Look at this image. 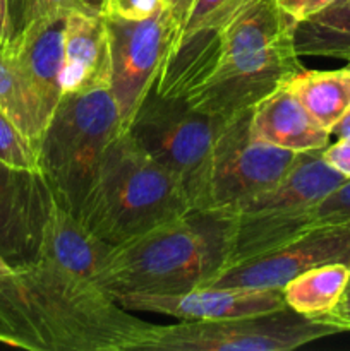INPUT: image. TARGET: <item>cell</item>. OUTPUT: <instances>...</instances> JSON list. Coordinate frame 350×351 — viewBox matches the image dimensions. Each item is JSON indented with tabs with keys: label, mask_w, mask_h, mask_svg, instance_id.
I'll use <instances>...</instances> for the list:
<instances>
[{
	"label": "cell",
	"mask_w": 350,
	"mask_h": 351,
	"mask_svg": "<svg viewBox=\"0 0 350 351\" xmlns=\"http://www.w3.org/2000/svg\"><path fill=\"white\" fill-rule=\"evenodd\" d=\"M150 326L96 281L45 257L0 280L3 345L31 351L139 350Z\"/></svg>",
	"instance_id": "obj_1"
},
{
	"label": "cell",
	"mask_w": 350,
	"mask_h": 351,
	"mask_svg": "<svg viewBox=\"0 0 350 351\" xmlns=\"http://www.w3.org/2000/svg\"><path fill=\"white\" fill-rule=\"evenodd\" d=\"M232 215L191 211L113 245L96 283L113 298L175 295L206 287L230 259Z\"/></svg>",
	"instance_id": "obj_2"
},
{
	"label": "cell",
	"mask_w": 350,
	"mask_h": 351,
	"mask_svg": "<svg viewBox=\"0 0 350 351\" xmlns=\"http://www.w3.org/2000/svg\"><path fill=\"white\" fill-rule=\"evenodd\" d=\"M191 211L182 182L122 132L106 149L78 216L113 247Z\"/></svg>",
	"instance_id": "obj_3"
},
{
	"label": "cell",
	"mask_w": 350,
	"mask_h": 351,
	"mask_svg": "<svg viewBox=\"0 0 350 351\" xmlns=\"http://www.w3.org/2000/svg\"><path fill=\"white\" fill-rule=\"evenodd\" d=\"M122 134L119 110L106 88L62 96L36 147L51 194L79 215L103 156Z\"/></svg>",
	"instance_id": "obj_4"
},
{
	"label": "cell",
	"mask_w": 350,
	"mask_h": 351,
	"mask_svg": "<svg viewBox=\"0 0 350 351\" xmlns=\"http://www.w3.org/2000/svg\"><path fill=\"white\" fill-rule=\"evenodd\" d=\"M226 122L192 108L184 98H163L151 89L127 134L182 182L194 211L201 206L216 141Z\"/></svg>",
	"instance_id": "obj_5"
},
{
	"label": "cell",
	"mask_w": 350,
	"mask_h": 351,
	"mask_svg": "<svg viewBox=\"0 0 350 351\" xmlns=\"http://www.w3.org/2000/svg\"><path fill=\"white\" fill-rule=\"evenodd\" d=\"M338 329L297 312L280 311L225 321H180L148 329L139 350L150 351H290Z\"/></svg>",
	"instance_id": "obj_6"
},
{
	"label": "cell",
	"mask_w": 350,
	"mask_h": 351,
	"mask_svg": "<svg viewBox=\"0 0 350 351\" xmlns=\"http://www.w3.org/2000/svg\"><path fill=\"white\" fill-rule=\"evenodd\" d=\"M250 112L229 119L209 165L205 195L196 211L235 213L281 180L297 153L256 141L249 134Z\"/></svg>",
	"instance_id": "obj_7"
},
{
	"label": "cell",
	"mask_w": 350,
	"mask_h": 351,
	"mask_svg": "<svg viewBox=\"0 0 350 351\" xmlns=\"http://www.w3.org/2000/svg\"><path fill=\"white\" fill-rule=\"evenodd\" d=\"M105 17V16H103ZM110 40V93L127 132L148 93L154 88L161 65L175 36L180 33L170 9L144 21L105 17Z\"/></svg>",
	"instance_id": "obj_8"
},
{
	"label": "cell",
	"mask_w": 350,
	"mask_h": 351,
	"mask_svg": "<svg viewBox=\"0 0 350 351\" xmlns=\"http://www.w3.org/2000/svg\"><path fill=\"white\" fill-rule=\"evenodd\" d=\"M301 69L294 36H288L263 50L223 58L206 84L185 101L208 115L232 119L253 110Z\"/></svg>",
	"instance_id": "obj_9"
},
{
	"label": "cell",
	"mask_w": 350,
	"mask_h": 351,
	"mask_svg": "<svg viewBox=\"0 0 350 351\" xmlns=\"http://www.w3.org/2000/svg\"><path fill=\"white\" fill-rule=\"evenodd\" d=\"M333 263L350 266V223L312 226L278 249L225 267L206 287L281 288L304 271Z\"/></svg>",
	"instance_id": "obj_10"
},
{
	"label": "cell",
	"mask_w": 350,
	"mask_h": 351,
	"mask_svg": "<svg viewBox=\"0 0 350 351\" xmlns=\"http://www.w3.org/2000/svg\"><path fill=\"white\" fill-rule=\"evenodd\" d=\"M130 312H148L178 321H225L287 311L281 288L198 287L175 295H126L117 298Z\"/></svg>",
	"instance_id": "obj_11"
},
{
	"label": "cell",
	"mask_w": 350,
	"mask_h": 351,
	"mask_svg": "<svg viewBox=\"0 0 350 351\" xmlns=\"http://www.w3.org/2000/svg\"><path fill=\"white\" fill-rule=\"evenodd\" d=\"M51 191L41 171L0 161V254L12 267L36 259Z\"/></svg>",
	"instance_id": "obj_12"
},
{
	"label": "cell",
	"mask_w": 350,
	"mask_h": 351,
	"mask_svg": "<svg viewBox=\"0 0 350 351\" xmlns=\"http://www.w3.org/2000/svg\"><path fill=\"white\" fill-rule=\"evenodd\" d=\"M64 23L65 19L27 24L7 48L36 113L41 136L64 96L60 79Z\"/></svg>",
	"instance_id": "obj_13"
},
{
	"label": "cell",
	"mask_w": 350,
	"mask_h": 351,
	"mask_svg": "<svg viewBox=\"0 0 350 351\" xmlns=\"http://www.w3.org/2000/svg\"><path fill=\"white\" fill-rule=\"evenodd\" d=\"M323 151L325 147L297 153L281 180L242 206L235 215H299L311 211L349 180L326 163Z\"/></svg>",
	"instance_id": "obj_14"
},
{
	"label": "cell",
	"mask_w": 350,
	"mask_h": 351,
	"mask_svg": "<svg viewBox=\"0 0 350 351\" xmlns=\"http://www.w3.org/2000/svg\"><path fill=\"white\" fill-rule=\"evenodd\" d=\"M110 40L103 14L65 17L62 36L64 95L110 88Z\"/></svg>",
	"instance_id": "obj_15"
},
{
	"label": "cell",
	"mask_w": 350,
	"mask_h": 351,
	"mask_svg": "<svg viewBox=\"0 0 350 351\" xmlns=\"http://www.w3.org/2000/svg\"><path fill=\"white\" fill-rule=\"evenodd\" d=\"M223 60L222 26L205 24L175 36L154 91L163 98H189L206 84Z\"/></svg>",
	"instance_id": "obj_16"
},
{
	"label": "cell",
	"mask_w": 350,
	"mask_h": 351,
	"mask_svg": "<svg viewBox=\"0 0 350 351\" xmlns=\"http://www.w3.org/2000/svg\"><path fill=\"white\" fill-rule=\"evenodd\" d=\"M112 245L91 232L74 211L51 194L38 257L96 281Z\"/></svg>",
	"instance_id": "obj_17"
},
{
	"label": "cell",
	"mask_w": 350,
	"mask_h": 351,
	"mask_svg": "<svg viewBox=\"0 0 350 351\" xmlns=\"http://www.w3.org/2000/svg\"><path fill=\"white\" fill-rule=\"evenodd\" d=\"M249 134L253 139L294 153L326 147L331 137L312 119L287 84L254 106Z\"/></svg>",
	"instance_id": "obj_18"
},
{
	"label": "cell",
	"mask_w": 350,
	"mask_h": 351,
	"mask_svg": "<svg viewBox=\"0 0 350 351\" xmlns=\"http://www.w3.org/2000/svg\"><path fill=\"white\" fill-rule=\"evenodd\" d=\"M295 21L278 0H253L222 26L223 58L263 50L294 36Z\"/></svg>",
	"instance_id": "obj_19"
},
{
	"label": "cell",
	"mask_w": 350,
	"mask_h": 351,
	"mask_svg": "<svg viewBox=\"0 0 350 351\" xmlns=\"http://www.w3.org/2000/svg\"><path fill=\"white\" fill-rule=\"evenodd\" d=\"M287 88L328 132L350 108V74L345 67L336 71L301 69L288 79Z\"/></svg>",
	"instance_id": "obj_20"
},
{
	"label": "cell",
	"mask_w": 350,
	"mask_h": 351,
	"mask_svg": "<svg viewBox=\"0 0 350 351\" xmlns=\"http://www.w3.org/2000/svg\"><path fill=\"white\" fill-rule=\"evenodd\" d=\"M294 47L301 57H350V0H336L326 9L297 21Z\"/></svg>",
	"instance_id": "obj_21"
},
{
	"label": "cell",
	"mask_w": 350,
	"mask_h": 351,
	"mask_svg": "<svg viewBox=\"0 0 350 351\" xmlns=\"http://www.w3.org/2000/svg\"><path fill=\"white\" fill-rule=\"evenodd\" d=\"M349 278L350 266L347 264H325L295 276L281 287V291L290 311L316 319L328 314L338 304Z\"/></svg>",
	"instance_id": "obj_22"
},
{
	"label": "cell",
	"mask_w": 350,
	"mask_h": 351,
	"mask_svg": "<svg viewBox=\"0 0 350 351\" xmlns=\"http://www.w3.org/2000/svg\"><path fill=\"white\" fill-rule=\"evenodd\" d=\"M0 112L23 132V136L36 149L41 139V127L26 88L7 50L0 51Z\"/></svg>",
	"instance_id": "obj_23"
},
{
	"label": "cell",
	"mask_w": 350,
	"mask_h": 351,
	"mask_svg": "<svg viewBox=\"0 0 350 351\" xmlns=\"http://www.w3.org/2000/svg\"><path fill=\"white\" fill-rule=\"evenodd\" d=\"M0 161L19 170L40 171L34 146L2 112H0Z\"/></svg>",
	"instance_id": "obj_24"
},
{
	"label": "cell",
	"mask_w": 350,
	"mask_h": 351,
	"mask_svg": "<svg viewBox=\"0 0 350 351\" xmlns=\"http://www.w3.org/2000/svg\"><path fill=\"white\" fill-rule=\"evenodd\" d=\"M100 5H93L88 0H26L23 14V29L27 24L54 23L64 21L72 14H100Z\"/></svg>",
	"instance_id": "obj_25"
},
{
	"label": "cell",
	"mask_w": 350,
	"mask_h": 351,
	"mask_svg": "<svg viewBox=\"0 0 350 351\" xmlns=\"http://www.w3.org/2000/svg\"><path fill=\"white\" fill-rule=\"evenodd\" d=\"M309 228L350 223V178L305 215Z\"/></svg>",
	"instance_id": "obj_26"
},
{
	"label": "cell",
	"mask_w": 350,
	"mask_h": 351,
	"mask_svg": "<svg viewBox=\"0 0 350 351\" xmlns=\"http://www.w3.org/2000/svg\"><path fill=\"white\" fill-rule=\"evenodd\" d=\"M253 0H196L184 29L189 31L205 24L223 26L235 12ZM180 31V33H182Z\"/></svg>",
	"instance_id": "obj_27"
},
{
	"label": "cell",
	"mask_w": 350,
	"mask_h": 351,
	"mask_svg": "<svg viewBox=\"0 0 350 351\" xmlns=\"http://www.w3.org/2000/svg\"><path fill=\"white\" fill-rule=\"evenodd\" d=\"M165 0H102L100 9L105 17L122 21H144L160 12Z\"/></svg>",
	"instance_id": "obj_28"
},
{
	"label": "cell",
	"mask_w": 350,
	"mask_h": 351,
	"mask_svg": "<svg viewBox=\"0 0 350 351\" xmlns=\"http://www.w3.org/2000/svg\"><path fill=\"white\" fill-rule=\"evenodd\" d=\"M316 321L323 322V324L333 326V328L338 329L340 332L350 331V278L338 304H336L328 314L316 317Z\"/></svg>",
	"instance_id": "obj_29"
},
{
	"label": "cell",
	"mask_w": 350,
	"mask_h": 351,
	"mask_svg": "<svg viewBox=\"0 0 350 351\" xmlns=\"http://www.w3.org/2000/svg\"><path fill=\"white\" fill-rule=\"evenodd\" d=\"M323 158H325L329 167L340 171L343 177L350 178V137L328 144L323 151Z\"/></svg>",
	"instance_id": "obj_30"
},
{
	"label": "cell",
	"mask_w": 350,
	"mask_h": 351,
	"mask_svg": "<svg viewBox=\"0 0 350 351\" xmlns=\"http://www.w3.org/2000/svg\"><path fill=\"white\" fill-rule=\"evenodd\" d=\"M335 2L336 0H278V5L297 23Z\"/></svg>",
	"instance_id": "obj_31"
},
{
	"label": "cell",
	"mask_w": 350,
	"mask_h": 351,
	"mask_svg": "<svg viewBox=\"0 0 350 351\" xmlns=\"http://www.w3.org/2000/svg\"><path fill=\"white\" fill-rule=\"evenodd\" d=\"M14 40V27L10 21L9 2L0 0V51L7 50Z\"/></svg>",
	"instance_id": "obj_32"
},
{
	"label": "cell",
	"mask_w": 350,
	"mask_h": 351,
	"mask_svg": "<svg viewBox=\"0 0 350 351\" xmlns=\"http://www.w3.org/2000/svg\"><path fill=\"white\" fill-rule=\"evenodd\" d=\"M194 2L196 0H165V5L170 9L172 16H174V19L177 21L180 31L184 29L185 23H187L189 14H191Z\"/></svg>",
	"instance_id": "obj_33"
},
{
	"label": "cell",
	"mask_w": 350,
	"mask_h": 351,
	"mask_svg": "<svg viewBox=\"0 0 350 351\" xmlns=\"http://www.w3.org/2000/svg\"><path fill=\"white\" fill-rule=\"evenodd\" d=\"M7 2H9L10 21H12L14 38H16V36H17V33H19V31H21V26H23L24 2H26V0H7Z\"/></svg>",
	"instance_id": "obj_34"
},
{
	"label": "cell",
	"mask_w": 350,
	"mask_h": 351,
	"mask_svg": "<svg viewBox=\"0 0 350 351\" xmlns=\"http://www.w3.org/2000/svg\"><path fill=\"white\" fill-rule=\"evenodd\" d=\"M329 134L336 136L338 139H349L350 137V108L347 110L342 117H340V120L331 127Z\"/></svg>",
	"instance_id": "obj_35"
},
{
	"label": "cell",
	"mask_w": 350,
	"mask_h": 351,
	"mask_svg": "<svg viewBox=\"0 0 350 351\" xmlns=\"http://www.w3.org/2000/svg\"><path fill=\"white\" fill-rule=\"evenodd\" d=\"M12 271H14V267L10 266V264L7 263L5 259H3L2 254H0V280H3V278H5V276H9V274L12 273Z\"/></svg>",
	"instance_id": "obj_36"
},
{
	"label": "cell",
	"mask_w": 350,
	"mask_h": 351,
	"mask_svg": "<svg viewBox=\"0 0 350 351\" xmlns=\"http://www.w3.org/2000/svg\"><path fill=\"white\" fill-rule=\"evenodd\" d=\"M345 69H347V71H349V74H350V57L347 58V65H345Z\"/></svg>",
	"instance_id": "obj_37"
},
{
	"label": "cell",
	"mask_w": 350,
	"mask_h": 351,
	"mask_svg": "<svg viewBox=\"0 0 350 351\" xmlns=\"http://www.w3.org/2000/svg\"><path fill=\"white\" fill-rule=\"evenodd\" d=\"M0 343H2V336H0Z\"/></svg>",
	"instance_id": "obj_38"
}]
</instances>
